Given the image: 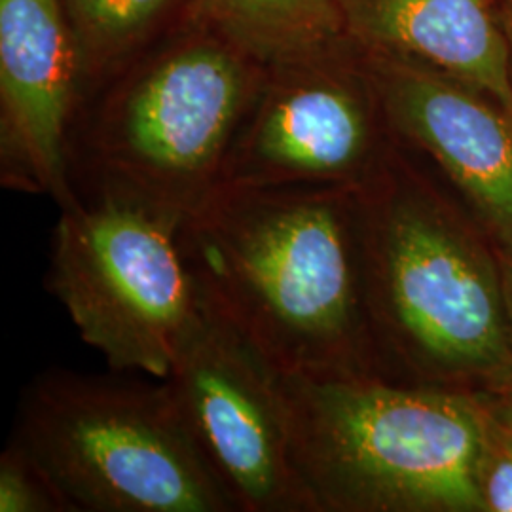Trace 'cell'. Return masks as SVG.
<instances>
[{
  "instance_id": "obj_9",
  "label": "cell",
  "mask_w": 512,
  "mask_h": 512,
  "mask_svg": "<svg viewBox=\"0 0 512 512\" xmlns=\"http://www.w3.org/2000/svg\"><path fill=\"white\" fill-rule=\"evenodd\" d=\"M279 78L258 93L220 171L219 186H332L353 177L370 148L361 95L323 74Z\"/></svg>"
},
{
  "instance_id": "obj_17",
  "label": "cell",
  "mask_w": 512,
  "mask_h": 512,
  "mask_svg": "<svg viewBox=\"0 0 512 512\" xmlns=\"http://www.w3.org/2000/svg\"><path fill=\"white\" fill-rule=\"evenodd\" d=\"M503 19H505V29L509 35V42H511V55H512V10L503 6Z\"/></svg>"
},
{
  "instance_id": "obj_11",
  "label": "cell",
  "mask_w": 512,
  "mask_h": 512,
  "mask_svg": "<svg viewBox=\"0 0 512 512\" xmlns=\"http://www.w3.org/2000/svg\"><path fill=\"white\" fill-rule=\"evenodd\" d=\"M346 31L380 55L488 93L512 114L511 42L497 0H336Z\"/></svg>"
},
{
  "instance_id": "obj_15",
  "label": "cell",
  "mask_w": 512,
  "mask_h": 512,
  "mask_svg": "<svg viewBox=\"0 0 512 512\" xmlns=\"http://www.w3.org/2000/svg\"><path fill=\"white\" fill-rule=\"evenodd\" d=\"M486 511L512 512V452L494 431L480 475Z\"/></svg>"
},
{
  "instance_id": "obj_12",
  "label": "cell",
  "mask_w": 512,
  "mask_h": 512,
  "mask_svg": "<svg viewBox=\"0 0 512 512\" xmlns=\"http://www.w3.org/2000/svg\"><path fill=\"white\" fill-rule=\"evenodd\" d=\"M224 35L262 63L308 67L346 31L336 0H202Z\"/></svg>"
},
{
  "instance_id": "obj_3",
  "label": "cell",
  "mask_w": 512,
  "mask_h": 512,
  "mask_svg": "<svg viewBox=\"0 0 512 512\" xmlns=\"http://www.w3.org/2000/svg\"><path fill=\"white\" fill-rule=\"evenodd\" d=\"M76 512H238L165 380L48 370L14 433Z\"/></svg>"
},
{
  "instance_id": "obj_16",
  "label": "cell",
  "mask_w": 512,
  "mask_h": 512,
  "mask_svg": "<svg viewBox=\"0 0 512 512\" xmlns=\"http://www.w3.org/2000/svg\"><path fill=\"white\" fill-rule=\"evenodd\" d=\"M501 291H503V302H505L507 321H509V334H511L512 338V247H505Z\"/></svg>"
},
{
  "instance_id": "obj_6",
  "label": "cell",
  "mask_w": 512,
  "mask_h": 512,
  "mask_svg": "<svg viewBox=\"0 0 512 512\" xmlns=\"http://www.w3.org/2000/svg\"><path fill=\"white\" fill-rule=\"evenodd\" d=\"M165 382L238 512L317 511L294 463L279 372L202 296Z\"/></svg>"
},
{
  "instance_id": "obj_8",
  "label": "cell",
  "mask_w": 512,
  "mask_h": 512,
  "mask_svg": "<svg viewBox=\"0 0 512 512\" xmlns=\"http://www.w3.org/2000/svg\"><path fill=\"white\" fill-rule=\"evenodd\" d=\"M61 0H0L4 183L78 203L67 137L76 101V59Z\"/></svg>"
},
{
  "instance_id": "obj_4",
  "label": "cell",
  "mask_w": 512,
  "mask_h": 512,
  "mask_svg": "<svg viewBox=\"0 0 512 512\" xmlns=\"http://www.w3.org/2000/svg\"><path fill=\"white\" fill-rule=\"evenodd\" d=\"M181 222L116 194L82 196L59 213L48 289L114 372L165 380L198 315Z\"/></svg>"
},
{
  "instance_id": "obj_1",
  "label": "cell",
  "mask_w": 512,
  "mask_h": 512,
  "mask_svg": "<svg viewBox=\"0 0 512 512\" xmlns=\"http://www.w3.org/2000/svg\"><path fill=\"white\" fill-rule=\"evenodd\" d=\"M349 217L334 186H219L181 222L198 293L281 376L368 378Z\"/></svg>"
},
{
  "instance_id": "obj_19",
  "label": "cell",
  "mask_w": 512,
  "mask_h": 512,
  "mask_svg": "<svg viewBox=\"0 0 512 512\" xmlns=\"http://www.w3.org/2000/svg\"><path fill=\"white\" fill-rule=\"evenodd\" d=\"M505 8L512 10V0H505Z\"/></svg>"
},
{
  "instance_id": "obj_13",
  "label": "cell",
  "mask_w": 512,
  "mask_h": 512,
  "mask_svg": "<svg viewBox=\"0 0 512 512\" xmlns=\"http://www.w3.org/2000/svg\"><path fill=\"white\" fill-rule=\"evenodd\" d=\"M76 35L97 61L139 37L173 0H61Z\"/></svg>"
},
{
  "instance_id": "obj_7",
  "label": "cell",
  "mask_w": 512,
  "mask_h": 512,
  "mask_svg": "<svg viewBox=\"0 0 512 512\" xmlns=\"http://www.w3.org/2000/svg\"><path fill=\"white\" fill-rule=\"evenodd\" d=\"M370 217L380 304L404 348L437 365L501 363L511 334L494 274L414 194Z\"/></svg>"
},
{
  "instance_id": "obj_18",
  "label": "cell",
  "mask_w": 512,
  "mask_h": 512,
  "mask_svg": "<svg viewBox=\"0 0 512 512\" xmlns=\"http://www.w3.org/2000/svg\"><path fill=\"white\" fill-rule=\"evenodd\" d=\"M499 435H501V439H503V442L507 444V448L512 452V423L509 427L501 429V431H499Z\"/></svg>"
},
{
  "instance_id": "obj_10",
  "label": "cell",
  "mask_w": 512,
  "mask_h": 512,
  "mask_svg": "<svg viewBox=\"0 0 512 512\" xmlns=\"http://www.w3.org/2000/svg\"><path fill=\"white\" fill-rule=\"evenodd\" d=\"M376 88L395 128L425 148L512 247V114L478 90L378 54Z\"/></svg>"
},
{
  "instance_id": "obj_2",
  "label": "cell",
  "mask_w": 512,
  "mask_h": 512,
  "mask_svg": "<svg viewBox=\"0 0 512 512\" xmlns=\"http://www.w3.org/2000/svg\"><path fill=\"white\" fill-rule=\"evenodd\" d=\"M294 463L317 511H486L492 427L467 399L378 378L279 374Z\"/></svg>"
},
{
  "instance_id": "obj_5",
  "label": "cell",
  "mask_w": 512,
  "mask_h": 512,
  "mask_svg": "<svg viewBox=\"0 0 512 512\" xmlns=\"http://www.w3.org/2000/svg\"><path fill=\"white\" fill-rule=\"evenodd\" d=\"M255 95L253 76L228 50L167 55L107 101L93 131L99 175L88 196L116 194L186 219L217 188Z\"/></svg>"
},
{
  "instance_id": "obj_14",
  "label": "cell",
  "mask_w": 512,
  "mask_h": 512,
  "mask_svg": "<svg viewBox=\"0 0 512 512\" xmlns=\"http://www.w3.org/2000/svg\"><path fill=\"white\" fill-rule=\"evenodd\" d=\"M0 512H76L54 475L16 435L0 456Z\"/></svg>"
}]
</instances>
